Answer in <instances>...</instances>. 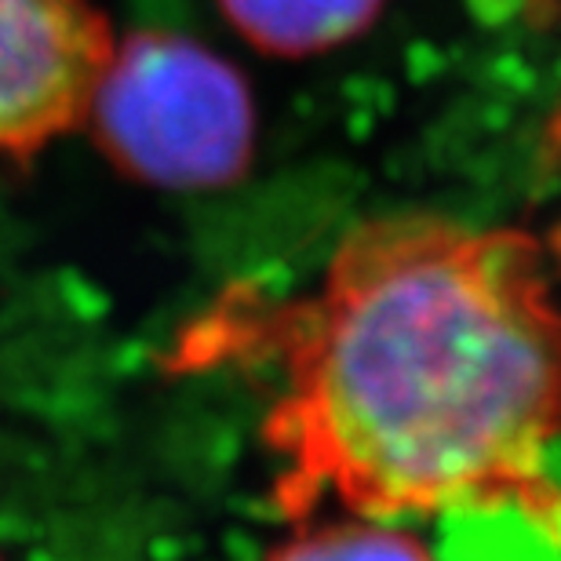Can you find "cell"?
<instances>
[{
	"instance_id": "3957f363",
	"label": "cell",
	"mask_w": 561,
	"mask_h": 561,
	"mask_svg": "<svg viewBox=\"0 0 561 561\" xmlns=\"http://www.w3.org/2000/svg\"><path fill=\"white\" fill-rule=\"evenodd\" d=\"M114 48L88 0H0V161L84 125Z\"/></svg>"
},
{
	"instance_id": "6da1fadb",
	"label": "cell",
	"mask_w": 561,
	"mask_h": 561,
	"mask_svg": "<svg viewBox=\"0 0 561 561\" xmlns=\"http://www.w3.org/2000/svg\"><path fill=\"white\" fill-rule=\"evenodd\" d=\"M277 357L274 500L362 518L511 507L558 533L561 299L540 241L383 216L354 227L307 296L252 324Z\"/></svg>"
},
{
	"instance_id": "5b68a950",
	"label": "cell",
	"mask_w": 561,
	"mask_h": 561,
	"mask_svg": "<svg viewBox=\"0 0 561 561\" xmlns=\"http://www.w3.org/2000/svg\"><path fill=\"white\" fill-rule=\"evenodd\" d=\"M299 525L302 529L266 561H434L416 536L390 525L387 518L351 514L343 522Z\"/></svg>"
},
{
	"instance_id": "7a4b0ae2",
	"label": "cell",
	"mask_w": 561,
	"mask_h": 561,
	"mask_svg": "<svg viewBox=\"0 0 561 561\" xmlns=\"http://www.w3.org/2000/svg\"><path fill=\"white\" fill-rule=\"evenodd\" d=\"M88 121L110 161L142 183L172 190L233 183L255 136L241 73L175 33H136L117 44Z\"/></svg>"
},
{
	"instance_id": "277c9868",
	"label": "cell",
	"mask_w": 561,
	"mask_h": 561,
	"mask_svg": "<svg viewBox=\"0 0 561 561\" xmlns=\"http://www.w3.org/2000/svg\"><path fill=\"white\" fill-rule=\"evenodd\" d=\"M383 4L387 0H219L244 41L285 59L329 51L357 37Z\"/></svg>"
}]
</instances>
